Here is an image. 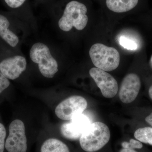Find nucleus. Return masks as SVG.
Listing matches in <instances>:
<instances>
[{
  "mask_svg": "<svg viewBox=\"0 0 152 152\" xmlns=\"http://www.w3.org/2000/svg\"><path fill=\"white\" fill-rule=\"evenodd\" d=\"M70 121L61 126L62 135L68 140H76L80 138L87 128L91 124L89 118L83 113L74 117Z\"/></svg>",
  "mask_w": 152,
  "mask_h": 152,
  "instance_id": "1a4fd4ad",
  "label": "nucleus"
},
{
  "mask_svg": "<svg viewBox=\"0 0 152 152\" xmlns=\"http://www.w3.org/2000/svg\"><path fill=\"white\" fill-rule=\"evenodd\" d=\"M58 53L50 44L44 40H37L31 45L28 56L32 62L37 66L44 77L51 79L58 72Z\"/></svg>",
  "mask_w": 152,
  "mask_h": 152,
  "instance_id": "f03ea898",
  "label": "nucleus"
},
{
  "mask_svg": "<svg viewBox=\"0 0 152 152\" xmlns=\"http://www.w3.org/2000/svg\"><path fill=\"white\" fill-rule=\"evenodd\" d=\"M40 152H70L69 147L59 139L49 138L45 140L40 147Z\"/></svg>",
  "mask_w": 152,
  "mask_h": 152,
  "instance_id": "ddd939ff",
  "label": "nucleus"
},
{
  "mask_svg": "<svg viewBox=\"0 0 152 152\" xmlns=\"http://www.w3.org/2000/svg\"><path fill=\"white\" fill-rule=\"evenodd\" d=\"M5 148L8 152H27V139L24 124L21 120H14L10 124Z\"/></svg>",
  "mask_w": 152,
  "mask_h": 152,
  "instance_id": "423d86ee",
  "label": "nucleus"
},
{
  "mask_svg": "<svg viewBox=\"0 0 152 152\" xmlns=\"http://www.w3.org/2000/svg\"><path fill=\"white\" fill-rule=\"evenodd\" d=\"M141 86L140 79L137 74L126 75L122 82L119 96L121 101L124 104L134 102L137 97Z\"/></svg>",
  "mask_w": 152,
  "mask_h": 152,
  "instance_id": "9d476101",
  "label": "nucleus"
},
{
  "mask_svg": "<svg viewBox=\"0 0 152 152\" xmlns=\"http://www.w3.org/2000/svg\"><path fill=\"white\" fill-rule=\"evenodd\" d=\"M89 74L104 97L113 98L118 90L116 80L107 72L97 68H92L90 70Z\"/></svg>",
  "mask_w": 152,
  "mask_h": 152,
  "instance_id": "6e6552de",
  "label": "nucleus"
},
{
  "mask_svg": "<svg viewBox=\"0 0 152 152\" xmlns=\"http://www.w3.org/2000/svg\"><path fill=\"white\" fill-rule=\"evenodd\" d=\"M145 120L147 124H148L151 126V127L152 128V112L146 117Z\"/></svg>",
  "mask_w": 152,
  "mask_h": 152,
  "instance_id": "aec40b11",
  "label": "nucleus"
},
{
  "mask_svg": "<svg viewBox=\"0 0 152 152\" xmlns=\"http://www.w3.org/2000/svg\"><path fill=\"white\" fill-rule=\"evenodd\" d=\"M6 131L4 126L0 123V152H4L5 148Z\"/></svg>",
  "mask_w": 152,
  "mask_h": 152,
  "instance_id": "f3484780",
  "label": "nucleus"
},
{
  "mask_svg": "<svg viewBox=\"0 0 152 152\" xmlns=\"http://www.w3.org/2000/svg\"><path fill=\"white\" fill-rule=\"evenodd\" d=\"M56 1V0H34V3L36 5L43 4L49 8Z\"/></svg>",
  "mask_w": 152,
  "mask_h": 152,
  "instance_id": "6ab92c4d",
  "label": "nucleus"
},
{
  "mask_svg": "<svg viewBox=\"0 0 152 152\" xmlns=\"http://www.w3.org/2000/svg\"><path fill=\"white\" fill-rule=\"evenodd\" d=\"M89 54L94 65L106 72L113 71L119 65V53L113 47L95 44L90 48Z\"/></svg>",
  "mask_w": 152,
  "mask_h": 152,
  "instance_id": "39448f33",
  "label": "nucleus"
},
{
  "mask_svg": "<svg viewBox=\"0 0 152 152\" xmlns=\"http://www.w3.org/2000/svg\"><path fill=\"white\" fill-rule=\"evenodd\" d=\"M134 136L139 141L152 145V128L151 127L137 129L135 132Z\"/></svg>",
  "mask_w": 152,
  "mask_h": 152,
  "instance_id": "4468645a",
  "label": "nucleus"
},
{
  "mask_svg": "<svg viewBox=\"0 0 152 152\" xmlns=\"http://www.w3.org/2000/svg\"><path fill=\"white\" fill-rule=\"evenodd\" d=\"M87 106L88 102L85 98L80 96H72L58 104L55 113L59 118L69 121L83 113Z\"/></svg>",
  "mask_w": 152,
  "mask_h": 152,
  "instance_id": "0eeeda50",
  "label": "nucleus"
},
{
  "mask_svg": "<svg viewBox=\"0 0 152 152\" xmlns=\"http://www.w3.org/2000/svg\"><path fill=\"white\" fill-rule=\"evenodd\" d=\"M122 146L124 148L141 149L142 148L143 145L141 142L139 140L131 139L129 142H124L122 143Z\"/></svg>",
  "mask_w": 152,
  "mask_h": 152,
  "instance_id": "dca6fc26",
  "label": "nucleus"
},
{
  "mask_svg": "<svg viewBox=\"0 0 152 152\" xmlns=\"http://www.w3.org/2000/svg\"><path fill=\"white\" fill-rule=\"evenodd\" d=\"M104 5L109 11L115 14L129 12L136 9L140 0H104Z\"/></svg>",
  "mask_w": 152,
  "mask_h": 152,
  "instance_id": "f8f14e48",
  "label": "nucleus"
},
{
  "mask_svg": "<svg viewBox=\"0 0 152 152\" xmlns=\"http://www.w3.org/2000/svg\"><path fill=\"white\" fill-rule=\"evenodd\" d=\"M1 1L8 12L23 21L34 20L29 0H1Z\"/></svg>",
  "mask_w": 152,
  "mask_h": 152,
  "instance_id": "9b49d317",
  "label": "nucleus"
},
{
  "mask_svg": "<svg viewBox=\"0 0 152 152\" xmlns=\"http://www.w3.org/2000/svg\"><path fill=\"white\" fill-rule=\"evenodd\" d=\"M57 29L67 33L73 28L84 29L88 22V5L86 0H60L50 7Z\"/></svg>",
  "mask_w": 152,
  "mask_h": 152,
  "instance_id": "f257e3e1",
  "label": "nucleus"
},
{
  "mask_svg": "<svg viewBox=\"0 0 152 152\" xmlns=\"http://www.w3.org/2000/svg\"><path fill=\"white\" fill-rule=\"evenodd\" d=\"M150 65H151V66L152 68V56L151 57V60H150Z\"/></svg>",
  "mask_w": 152,
  "mask_h": 152,
  "instance_id": "5701e85b",
  "label": "nucleus"
},
{
  "mask_svg": "<svg viewBox=\"0 0 152 152\" xmlns=\"http://www.w3.org/2000/svg\"><path fill=\"white\" fill-rule=\"evenodd\" d=\"M119 42L122 46L127 50H135L137 48V45L134 41L126 37H121Z\"/></svg>",
  "mask_w": 152,
  "mask_h": 152,
  "instance_id": "2eb2a0df",
  "label": "nucleus"
},
{
  "mask_svg": "<svg viewBox=\"0 0 152 152\" xmlns=\"http://www.w3.org/2000/svg\"><path fill=\"white\" fill-rule=\"evenodd\" d=\"M110 136V129L105 124L96 122L91 124L81 136L80 145L85 151H97L108 142Z\"/></svg>",
  "mask_w": 152,
  "mask_h": 152,
  "instance_id": "7ed1b4c3",
  "label": "nucleus"
},
{
  "mask_svg": "<svg viewBox=\"0 0 152 152\" xmlns=\"http://www.w3.org/2000/svg\"><path fill=\"white\" fill-rule=\"evenodd\" d=\"M10 82L0 72V94L10 86Z\"/></svg>",
  "mask_w": 152,
  "mask_h": 152,
  "instance_id": "a211bd4d",
  "label": "nucleus"
},
{
  "mask_svg": "<svg viewBox=\"0 0 152 152\" xmlns=\"http://www.w3.org/2000/svg\"><path fill=\"white\" fill-rule=\"evenodd\" d=\"M149 96L151 99L152 100V85L150 87L148 90Z\"/></svg>",
  "mask_w": 152,
  "mask_h": 152,
  "instance_id": "4be33fe9",
  "label": "nucleus"
},
{
  "mask_svg": "<svg viewBox=\"0 0 152 152\" xmlns=\"http://www.w3.org/2000/svg\"><path fill=\"white\" fill-rule=\"evenodd\" d=\"M21 21L10 12L0 10V41L16 51H20L22 42L17 23Z\"/></svg>",
  "mask_w": 152,
  "mask_h": 152,
  "instance_id": "20e7f679",
  "label": "nucleus"
},
{
  "mask_svg": "<svg viewBox=\"0 0 152 152\" xmlns=\"http://www.w3.org/2000/svg\"><path fill=\"white\" fill-rule=\"evenodd\" d=\"M120 152H137L132 149L124 148L121 150Z\"/></svg>",
  "mask_w": 152,
  "mask_h": 152,
  "instance_id": "412c9836",
  "label": "nucleus"
}]
</instances>
